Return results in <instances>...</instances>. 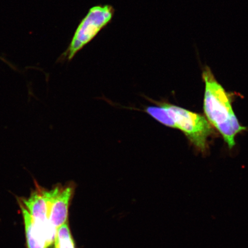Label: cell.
Masks as SVG:
<instances>
[{
	"instance_id": "obj_1",
	"label": "cell",
	"mask_w": 248,
	"mask_h": 248,
	"mask_svg": "<svg viewBox=\"0 0 248 248\" xmlns=\"http://www.w3.org/2000/svg\"><path fill=\"white\" fill-rule=\"evenodd\" d=\"M202 77L205 86L204 113L211 125L222 135L229 149H232L235 145V136L247 128L238 122L232 108L230 94L217 81L207 65L202 67Z\"/></svg>"
},
{
	"instance_id": "obj_6",
	"label": "cell",
	"mask_w": 248,
	"mask_h": 248,
	"mask_svg": "<svg viewBox=\"0 0 248 248\" xmlns=\"http://www.w3.org/2000/svg\"><path fill=\"white\" fill-rule=\"evenodd\" d=\"M20 206L23 214L28 248H48L45 237L34 224L30 213L21 202Z\"/></svg>"
},
{
	"instance_id": "obj_7",
	"label": "cell",
	"mask_w": 248,
	"mask_h": 248,
	"mask_svg": "<svg viewBox=\"0 0 248 248\" xmlns=\"http://www.w3.org/2000/svg\"><path fill=\"white\" fill-rule=\"evenodd\" d=\"M54 244L55 248H76L69 221L57 229Z\"/></svg>"
},
{
	"instance_id": "obj_8",
	"label": "cell",
	"mask_w": 248,
	"mask_h": 248,
	"mask_svg": "<svg viewBox=\"0 0 248 248\" xmlns=\"http://www.w3.org/2000/svg\"><path fill=\"white\" fill-rule=\"evenodd\" d=\"M0 60H2V61H4V62H7V63H8V62H7V61H5V60H4V59H3L2 58H1V57H0Z\"/></svg>"
},
{
	"instance_id": "obj_4",
	"label": "cell",
	"mask_w": 248,
	"mask_h": 248,
	"mask_svg": "<svg viewBox=\"0 0 248 248\" xmlns=\"http://www.w3.org/2000/svg\"><path fill=\"white\" fill-rule=\"evenodd\" d=\"M35 191L21 203L30 213L32 221L47 243L48 248L54 244L56 231L52 228L48 221V201L50 190L36 185Z\"/></svg>"
},
{
	"instance_id": "obj_2",
	"label": "cell",
	"mask_w": 248,
	"mask_h": 248,
	"mask_svg": "<svg viewBox=\"0 0 248 248\" xmlns=\"http://www.w3.org/2000/svg\"><path fill=\"white\" fill-rule=\"evenodd\" d=\"M114 10L110 5H98L89 9L80 21L69 46L58 61H71L79 51L94 39L113 19Z\"/></svg>"
},
{
	"instance_id": "obj_3",
	"label": "cell",
	"mask_w": 248,
	"mask_h": 248,
	"mask_svg": "<svg viewBox=\"0 0 248 248\" xmlns=\"http://www.w3.org/2000/svg\"><path fill=\"white\" fill-rule=\"evenodd\" d=\"M171 120L170 128L181 130L188 140L201 153L208 148V139L213 135V127L205 117L176 105L161 102Z\"/></svg>"
},
{
	"instance_id": "obj_5",
	"label": "cell",
	"mask_w": 248,
	"mask_h": 248,
	"mask_svg": "<svg viewBox=\"0 0 248 248\" xmlns=\"http://www.w3.org/2000/svg\"><path fill=\"white\" fill-rule=\"evenodd\" d=\"M75 184L58 185L50 190L48 201V221L52 229H57L69 221L70 202L75 191Z\"/></svg>"
}]
</instances>
